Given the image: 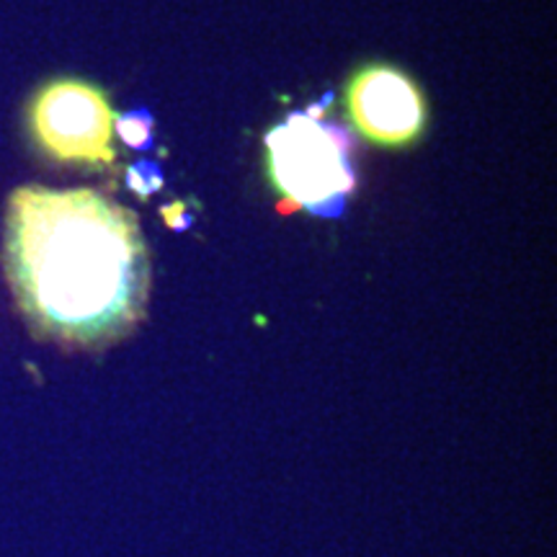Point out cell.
Returning a JSON list of instances; mask_svg holds the SVG:
<instances>
[{"instance_id": "cell-5", "label": "cell", "mask_w": 557, "mask_h": 557, "mask_svg": "<svg viewBox=\"0 0 557 557\" xmlns=\"http://www.w3.org/2000/svg\"><path fill=\"white\" fill-rule=\"evenodd\" d=\"M120 137L129 148H148L150 145V116L148 114H127L114 124Z\"/></svg>"}, {"instance_id": "cell-1", "label": "cell", "mask_w": 557, "mask_h": 557, "mask_svg": "<svg viewBox=\"0 0 557 557\" xmlns=\"http://www.w3.org/2000/svg\"><path fill=\"white\" fill-rule=\"evenodd\" d=\"M5 271L32 329L75 346H101L137 323L148 253L137 218L94 189L13 191Z\"/></svg>"}, {"instance_id": "cell-4", "label": "cell", "mask_w": 557, "mask_h": 557, "mask_svg": "<svg viewBox=\"0 0 557 557\" xmlns=\"http://www.w3.org/2000/svg\"><path fill=\"white\" fill-rule=\"evenodd\" d=\"M346 103L361 135L387 148L413 143L426 122L421 90L406 73L387 65L359 70L346 88Z\"/></svg>"}, {"instance_id": "cell-2", "label": "cell", "mask_w": 557, "mask_h": 557, "mask_svg": "<svg viewBox=\"0 0 557 557\" xmlns=\"http://www.w3.org/2000/svg\"><path fill=\"white\" fill-rule=\"evenodd\" d=\"M269 173L282 197L312 214H338L354 191L351 148L344 129L315 111H297L269 132Z\"/></svg>"}, {"instance_id": "cell-3", "label": "cell", "mask_w": 557, "mask_h": 557, "mask_svg": "<svg viewBox=\"0 0 557 557\" xmlns=\"http://www.w3.org/2000/svg\"><path fill=\"white\" fill-rule=\"evenodd\" d=\"M29 124L39 148L54 160L90 169L114 163V111L90 83L73 78L47 83L32 101Z\"/></svg>"}]
</instances>
